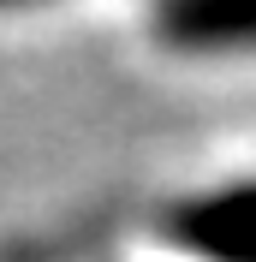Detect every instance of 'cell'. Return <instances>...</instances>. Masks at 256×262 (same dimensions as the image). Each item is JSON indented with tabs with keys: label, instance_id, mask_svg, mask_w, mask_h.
<instances>
[{
	"label": "cell",
	"instance_id": "1",
	"mask_svg": "<svg viewBox=\"0 0 256 262\" xmlns=\"http://www.w3.org/2000/svg\"><path fill=\"white\" fill-rule=\"evenodd\" d=\"M161 232L191 262H256V179H226L173 196Z\"/></svg>",
	"mask_w": 256,
	"mask_h": 262
},
{
	"label": "cell",
	"instance_id": "2",
	"mask_svg": "<svg viewBox=\"0 0 256 262\" xmlns=\"http://www.w3.org/2000/svg\"><path fill=\"white\" fill-rule=\"evenodd\" d=\"M143 24L167 54H256V0H149Z\"/></svg>",
	"mask_w": 256,
	"mask_h": 262
},
{
	"label": "cell",
	"instance_id": "3",
	"mask_svg": "<svg viewBox=\"0 0 256 262\" xmlns=\"http://www.w3.org/2000/svg\"><path fill=\"white\" fill-rule=\"evenodd\" d=\"M18 6H42V0H0V12H18Z\"/></svg>",
	"mask_w": 256,
	"mask_h": 262
}]
</instances>
